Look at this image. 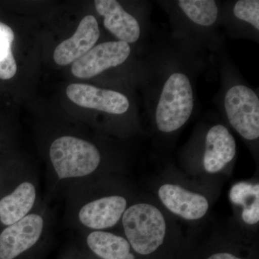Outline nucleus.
Returning a JSON list of instances; mask_svg holds the SVG:
<instances>
[{"mask_svg": "<svg viewBox=\"0 0 259 259\" xmlns=\"http://www.w3.org/2000/svg\"><path fill=\"white\" fill-rule=\"evenodd\" d=\"M121 221L126 239L140 255L155 253L170 236L168 218L152 202H136L129 206Z\"/></svg>", "mask_w": 259, "mask_h": 259, "instance_id": "1", "label": "nucleus"}, {"mask_svg": "<svg viewBox=\"0 0 259 259\" xmlns=\"http://www.w3.org/2000/svg\"><path fill=\"white\" fill-rule=\"evenodd\" d=\"M194 108V93L190 77L176 71L168 76L158 97L155 122L163 134L176 132L187 123Z\"/></svg>", "mask_w": 259, "mask_h": 259, "instance_id": "2", "label": "nucleus"}, {"mask_svg": "<svg viewBox=\"0 0 259 259\" xmlns=\"http://www.w3.org/2000/svg\"><path fill=\"white\" fill-rule=\"evenodd\" d=\"M49 154L59 180L88 176L96 171L101 162V155L95 145L74 136L56 139Z\"/></svg>", "mask_w": 259, "mask_h": 259, "instance_id": "3", "label": "nucleus"}, {"mask_svg": "<svg viewBox=\"0 0 259 259\" xmlns=\"http://www.w3.org/2000/svg\"><path fill=\"white\" fill-rule=\"evenodd\" d=\"M224 107L228 122L242 138L254 141L259 138V99L253 90L236 84L226 92Z\"/></svg>", "mask_w": 259, "mask_h": 259, "instance_id": "4", "label": "nucleus"}, {"mask_svg": "<svg viewBox=\"0 0 259 259\" xmlns=\"http://www.w3.org/2000/svg\"><path fill=\"white\" fill-rule=\"evenodd\" d=\"M130 44L123 41L102 42L73 63L71 73L80 79H89L105 70L123 64L131 55Z\"/></svg>", "mask_w": 259, "mask_h": 259, "instance_id": "5", "label": "nucleus"}, {"mask_svg": "<svg viewBox=\"0 0 259 259\" xmlns=\"http://www.w3.org/2000/svg\"><path fill=\"white\" fill-rule=\"evenodd\" d=\"M44 219L37 214H29L0 231V259H15L32 248L44 231Z\"/></svg>", "mask_w": 259, "mask_h": 259, "instance_id": "6", "label": "nucleus"}, {"mask_svg": "<svg viewBox=\"0 0 259 259\" xmlns=\"http://www.w3.org/2000/svg\"><path fill=\"white\" fill-rule=\"evenodd\" d=\"M157 194L167 210L185 221H199L209 209V200L205 196L177 184H163L158 188Z\"/></svg>", "mask_w": 259, "mask_h": 259, "instance_id": "7", "label": "nucleus"}, {"mask_svg": "<svg viewBox=\"0 0 259 259\" xmlns=\"http://www.w3.org/2000/svg\"><path fill=\"white\" fill-rule=\"evenodd\" d=\"M66 93L69 100L80 107L112 115H122L130 107V102L125 95L92 85L71 83L66 88Z\"/></svg>", "mask_w": 259, "mask_h": 259, "instance_id": "8", "label": "nucleus"}, {"mask_svg": "<svg viewBox=\"0 0 259 259\" xmlns=\"http://www.w3.org/2000/svg\"><path fill=\"white\" fill-rule=\"evenodd\" d=\"M127 207V199L123 196H105L84 204L80 209L79 220L87 228L105 231L120 222Z\"/></svg>", "mask_w": 259, "mask_h": 259, "instance_id": "9", "label": "nucleus"}, {"mask_svg": "<svg viewBox=\"0 0 259 259\" xmlns=\"http://www.w3.org/2000/svg\"><path fill=\"white\" fill-rule=\"evenodd\" d=\"M236 154V140L226 126L217 124L207 131L202 164L208 174L220 173L233 161Z\"/></svg>", "mask_w": 259, "mask_h": 259, "instance_id": "10", "label": "nucleus"}, {"mask_svg": "<svg viewBox=\"0 0 259 259\" xmlns=\"http://www.w3.org/2000/svg\"><path fill=\"white\" fill-rule=\"evenodd\" d=\"M100 35L96 18L93 15H87L80 22L74 35L56 47L54 61L60 66L74 63L93 49Z\"/></svg>", "mask_w": 259, "mask_h": 259, "instance_id": "11", "label": "nucleus"}, {"mask_svg": "<svg viewBox=\"0 0 259 259\" xmlns=\"http://www.w3.org/2000/svg\"><path fill=\"white\" fill-rule=\"evenodd\" d=\"M97 13L104 18V26L118 40L134 44L141 36V30L137 19L129 14L115 0H96Z\"/></svg>", "mask_w": 259, "mask_h": 259, "instance_id": "12", "label": "nucleus"}, {"mask_svg": "<svg viewBox=\"0 0 259 259\" xmlns=\"http://www.w3.org/2000/svg\"><path fill=\"white\" fill-rule=\"evenodd\" d=\"M36 199L31 182H24L10 192H0V225L6 227L29 214Z\"/></svg>", "mask_w": 259, "mask_h": 259, "instance_id": "13", "label": "nucleus"}, {"mask_svg": "<svg viewBox=\"0 0 259 259\" xmlns=\"http://www.w3.org/2000/svg\"><path fill=\"white\" fill-rule=\"evenodd\" d=\"M90 250L102 259H135L124 237L105 231H94L87 238Z\"/></svg>", "mask_w": 259, "mask_h": 259, "instance_id": "14", "label": "nucleus"}, {"mask_svg": "<svg viewBox=\"0 0 259 259\" xmlns=\"http://www.w3.org/2000/svg\"><path fill=\"white\" fill-rule=\"evenodd\" d=\"M230 200L236 206H241V218L248 226L259 222V184L241 182L233 185L230 190Z\"/></svg>", "mask_w": 259, "mask_h": 259, "instance_id": "15", "label": "nucleus"}, {"mask_svg": "<svg viewBox=\"0 0 259 259\" xmlns=\"http://www.w3.org/2000/svg\"><path fill=\"white\" fill-rule=\"evenodd\" d=\"M181 10L191 21L202 27L212 26L217 21L218 8L212 0H180Z\"/></svg>", "mask_w": 259, "mask_h": 259, "instance_id": "16", "label": "nucleus"}, {"mask_svg": "<svg viewBox=\"0 0 259 259\" xmlns=\"http://www.w3.org/2000/svg\"><path fill=\"white\" fill-rule=\"evenodd\" d=\"M14 32L8 25L0 22V79L8 80L15 76L18 69L12 51Z\"/></svg>", "mask_w": 259, "mask_h": 259, "instance_id": "17", "label": "nucleus"}, {"mask_svg": "<svg viewBox=\"0 0 259 259\" xmlns=\"http://www.w3.org/2000/svg\"><path fill=\"white\" fill-rule=\"evenodd\" d=\"M233 15L238 20L249 24L255 30H259V1L240 0L233 7Z\"/></svg>", "mask_w": 259, "mask_h": 259, "instance_id": "18", "label": "nucleus"}, {"mask_svg": "<svg viewBox=\"0 0 259 259\" xmlns=\"http://www.w3.org/2000/svg\"><path fill=\"white\" fill-rule=\"evenodd\" d=\"M207 259H242L236 255L232 254L228 252H221V253H214Z\"/></svg>", "mask_w": 259, "mask_h": 259, "instance_id": "19", "label": "nucleus"}]
</instances>
